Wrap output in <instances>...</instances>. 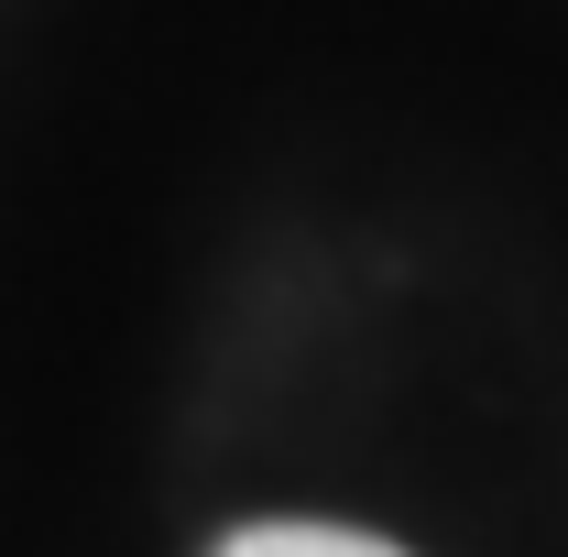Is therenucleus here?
Returning a JSON list of instances; mask_svg holds the SVG:
<instances>
[{
  "instance_id": "nucleus-1",
  "label": "nucleus",
  "mask_w": 568,
  "mask_h": 557,
  "mask_svg": "<svg viewBox=\"0 0 568 557\" xmlns=\"http://www.w3.org/2000/svg\"><path fill=\"white\" fill-rule=\"evenodd\" d=\"M219 557H405L383 536H351V525H241Z\"/></svg>"
}]
</instances>
